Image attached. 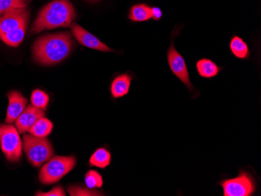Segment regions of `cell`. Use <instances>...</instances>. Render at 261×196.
I'll use <instances>...</instances> for the list:
<instances>
[{
	"label": "cell",
	"instance_id": "6da1fadb",
	"mask_svg": "<svg viewBox=\"0 0 261 196\" xmlns=\"http://www.w3.org/2000/svg\"><path fill=\"white\" fill-rule=\"evenodd\" d=\"M73 42L67 32L43 36L33 45V57L42 65H54L64 61L72 49Z\"/></svg>",
	"mask_w": 261,
	"mask_h": 196
},
{
	"label": "cell",
	"instance_id": "7a4b0ae2",
	"mask_svg": "<svg viewBox=\"0 0 261 196\" xmlns=\"http://www.w3.org/2000/svg\"><path fill=\"white\" fill-rule=\"evenodd\" d=\"M75 17L74 7L69 0H54L41 10L32 26V33L70 27Z\"/></svg>",
	"mask_w": 261,
	"mask_h": 196
},
{
	"label": "cell",
	"instance_id": "3957f363",
	"mask_svg": "<svg viewBox=\"0 0 261 196\" xmlns=\"http://www.w3.org/2000/svg\"><path fill=\"white\" fill-rule=\"evenodd\" d=\"M23 146L29 162L36 167L49 161L54 154L52 145L45 137L25 134L23 137Z\"/></svg>",
	"mask_w": 261,
	"mask_h": 196
},
{
	"label": "cell",
	"instance_id": "277c9868",
	"mask_svg": "<svg viewBox=\"0 0 261 196\" xmlns=\"http://www.w3.org/2000/svg\"><path fill=\"white\" fill-rule=\"evenodd\" d=\"M75 165L76 159L74 156H55L42 166L39 174V181L44 184L58 182L72 171Z\"/></svg>",
	"mask_w": 261,
	"mask_h": 196
},
{
	"label": "cell",
	"instance_id": "5b68a950",
	"mask_svg": "<svg viewBox=\"0 0 261 196\" xmlns=\"http://www.w3.org/2000/svg\"><path fill=\"white\" fill-rule=\"evenodd\" d=\"M0 146L10 162H17L21 158V140L14 126L0 124Z\"/></svg>",
	"mask_w": 261,
	"mask_h": 196
},
{
	"label": "cell",
	"instance_id": "8992f818",
	"mask_svg": "<svg viewBox=\"0 0 261 196\" xmlns=\"http://www.w3.org/2000/svg\"><path fill=\"white\" fill-rule=\"evenodd\" d=\"M221 184L224 196H250L256 188L251 177L244 172L241 173L237 178L225 180Z\"/></svg>",
	"mask_w": 261,
	"mask_h": 196
},
{
	"label": "cell",
	"instance_id": "52a82bcc",
	"mask_svg": "<svg viewBox=\"0 0 261 196\" xmlns=\"http://www.w3.org/2000/svg\"><path fill=\"white\" fill-rule=\"evenodd\" d=\"M29 11L26 8L14 9L0 16V36L28 25Z\"/></svg>",
	"mask_w": 261,
	"mask_h": 196
},
{
	"label": "cell",
	"instance_id": "ba28073f",
	"mask_svg": "<svg viewBox=\"0 0 261 196\" xmlns=\"http://www.w3.org/2000/svg\"><path fill=\"white\" fill-rule=\"evenodd\" d=\"M168 61L170 68L174 75L178 77L189 90H193V86L189 79V72L184 58L181 54L177 52L173 45H171L168 49Z\"/></svg>",
	"mask_w": 261,
	"mask_h": 196
},
{
	"label": "cell",
	"instance_id": "9c48e42d",
	"mask_svg": "<svg viewBox=\"0 0 261 196\" xmlns=\"http://www.w3.org/2000/svg\"><path fill=\"white\" fill-rule=\"evenodd\" d=\"M71 32L77 42L86 47L96 49L101 52H113L114 51L111 48L108 47V45L102 43L96 36L89 33V32L85 30L83 27H81L76 23H74L71 25Z\"/></svg>",
	"mask_w": 261,
	"mask_h": 196
},
{
	"label": "cell",
	"instance_id": "30bf717a",
	"mask_svg": "<svg viewBox=\"0 0 261 196\" xmlns=\"http://www.w3.org/2000/svg\"><path fill=\"white\" fill-rule=\"evenodd\" d=\"M45 116V112L35 106H28L16 120L15 125L20 134L29 132V129L38 120Z\"/></svg>",
	"mask_w": 261,
	"mask_h": 196
},
{
	"label": "cell",
	"instance_id": "8fae6325",
	"mask_svg": "<svg viewBox=\"0 0 261 196\" xmlns=\"http://www.w3.org/2000/svg\"><path fill=\"white\" fill-rule=\"evenodd\" d=\"M7 96L9 99V106L5 121L7 124H12L15 122L16 120L24 110L28 104V100L22 96L21 93L17 91L9 92Z\"/></svg>",
	"mask_w": 261,
	"mask_h": 196
},
{
	"label": "cell",
	"instance_id": "7c38bea8",
	"mask_svg": "<svg viewBox=\"0 0 261 196\" xmlns=\"http://www.w3.org/2000/svg\"><path fill=\"white\" fill-rule=\"evenodd\" d=\"M132 77L129 74L117 76L111 85V94L114 99L123 97L128 93Z\"/></svg>",
	"mask_w": 261,
	"mask_h": 196
},
{
	"label": "cell",
	"instance_id": "4fadbf2b",
	"mask_svg": "<svg viewBox=\"0 0 261 196\" xmlns=\"http://www.w3.org/2000/svg\"><path fill=\"white\" fill-rule=\"evenodd\" d=\"M198 73L201 77L211 78L215 77L221 71L220 67L211 60L202 59L196 64Z\"/></svg>",
	"mask_w": 261,
	"mask_h": 196
},
{
	"label": "cell",
	"instance_id": "5bb4252c",
	"mask_svg": "<svg viewBox=\"0 0 261 196\" xmlns=\"http://www.w3.org/2000/svg\"><path fill=\"white\" fill-rule=\"evenodd\" d=\"M111 155L108 150L103 148L98 149L89 159V164L91 166H96L101 169H105L111 163Z\"/></svg>",
	"mask_w": 261,
	"mask_h": 196
},
{
	"label": "cell",
	"instance_id": "9a60e30c",
	"mask_svg": "<svg viewBox=\"0 0 261 196\" xmlns=\"http://www.w3.org/2000/svg\"><path fill=\"white\" fill-rule=\"evenodd\" d=\"M52 130V122L46 118H42L32 126L29 132L35 137H45L50 134Z\"/></svg>",
	"mask_w": 261,
	"mask_h": 196
},
{
	"label": "cell",
	"instance_id": "2e32d148",
	"mask_svg": "<svg viewBox=\"0 0 261 196\" xmlns=\"http://www.w3.org/2000/svg\"><path fill=\"white\" fill-rule=\"evenodd\" d=\"M230 49L234 57L240 59H247L250 57V49L247 44L238 36H234L230 42Z\"/></svg>",
	"mask_w": 261,
	"mask_h": 196
},
{
	"label": "cell",
	"instance_id": "e0dca14e",
	"mask_svg": "<svg viewBox=\"0 0 261 196\" xmlns=\"http://www.w3.org/2000/svg\"><path fill=\"white\" fill-rule=\"evenodd\" d=\"M129 18L133 21H146L151 18V8L146 4H137L130 9Z\"/></svg>",
	"mask_w": 261,
	"mask_h": 196
},
{
	"label": "cell",
	"instance_id": "ac0fdd59",
	"mask_svg": "<svg viewBox=\"0 0 261 196\" xmlns=\"http://www.w3.org/2000/svg\"><path fill=\"white\" fill-rule=\"evenodd\" d=\"M26 29H27V26H23L14 32L2 35L0 36V39H2L7 45L13 46V47H17L23 41L24 35H25Z\"/></svg>",
	"mask_w": 261,
	"mask_h": 196
},
{
	"label": "cell",
	"instance_id": "d6986e66",
	"mask_svg": "<svg viewBox=\"0 0 261 196\" xmlns=\"http://www.w3.org/2000/svg\"><path fill=\"white\" fill-rule=\"evenodd\" d=\"M31 101H32V106L45 110L49 104V97L43 91L36 89L32 92Z\"/></svg>",
	"mask_w": 261,
	"mask_h": 196
},
{
	"label": "cell",
	"instance_id": "ffe728a7",
	"mask_svg": "<svg viewBox=\"0 0 261 196\" xmlns=\"http://www.w3.org/2000/svg\"><path fill=\"white\" fill-rule=\"evenodd\" d=\"M26 0H0V16L14 9L25 8Z\"/></svg>",
	"mask_w": 261,
	"mask_h": 196
},
{
	"label": "cell",
	"instance_id": "44dd1931",
	"mask_svg": "<svg viewBox=\"0 0 261 196\" xmlns=\"http://www.w3.org/2000/svg\"><path fill=\"white\" fill-rule=\"evenodd\" d=\"M85 181H86V186L89 189L101 188L103 184L102 176L96 171H89V172L86 173Z\"/></svg>",
	"mask_w": 261,
	"mask_h": 196
},
{
	"label": "cell",
	"instance_id": "7402d4cb",
	"mask_svg": "<svg viewBox=\"0 0 261 196\" xmlns=\"http://www.w3.org/2000/svg\"><path fill=\"white\" fill-rule=\"evenodd\" d=\"M68 192L70 195L80 196V195H99V193L97 191H90L87 188H79V187H70L68 188Z\"/></svg>",
	"mask_w": 261,
	"mask_h": 196
},
{
	"label": "cell",
	"instance_id": "603a6c76",
	"mask_svg": "<svg viewBox=\"0 0 261 196\" xmlns=\"http://www.w3.org/2000/svg\"><path fill=\"white\" fill-rule=\"evenodd\" d=\"M35 195L38 196H65V192L61 187H56L52 191H48V192H39L36 193Z\"/></svg>",
	"mask_w": 261,
	"mask_h": 196
},
{
	"label": "cell",
	"instance_id": "cb8c5ba5",
	"mask_svg": "<svg viewBox=\"0 0 261 196\" xmlns=\"http://www.w3.org/2000/svg\"><path fill=\"white\" fill-rule=\"evenodd\" d=\"M162 17V12L158 7L151 8V18L155 20H159Z\"/></svg>",
	"mask_w": 261,
	"mask_h": 196
},
{
	"label": "cell",
	"instance_id": "d4e9b609",
	"mask_svg": "<svg viewBox=\"0 0 261 196\" xmlns=\"http://www.w3.org/2000/svg\"><path fill=\"white\" fill-rule=\"evenodd\" d=\"M86 1H88V2L95 3L98 2V1H99V0H86Z\"/></svg>",
	"mask_w": 261,
	"mask_h": 196
}]
</instances>
